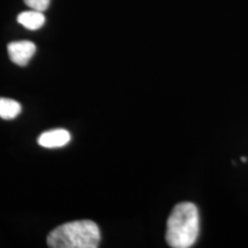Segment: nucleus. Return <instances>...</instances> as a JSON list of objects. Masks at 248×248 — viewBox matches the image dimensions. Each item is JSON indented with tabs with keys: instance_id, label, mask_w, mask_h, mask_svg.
I'll list each match as a JSON object with an SVG mask.
<instances>
[{
	"instance_id": "nucleus-1",
	"label": "nucleus",
	"mask_w": 248,
	"mask_h": 248,
	"mask_svg": "<svg viewBox=\"0 0 248 248\" xmlns=\"http://www.w3.org/2000/svg\"><path fill=\"white\" fill-rule=\"evenodd\" d=\"M200 216L192 202H181L173 207L167 222L166 240L172 248L192 247L199 237Z\"/></svg>"
},
{
	"instance_id": "nucleus-2",
	"label": "nucleus",
	"mask_w": 248,
	"mask_h": 248,
	"mask_svg": "<svg viewBox=\"0 0 248 248\" xmlns=\"http://www.w3.org/2000/svg\"><path fill=\"white\" fill-rule=\"evenodd\" d=\"M100 240L99 226L90 219H83L57 226L47 235V246L51 248H97Z\"/></svg>"
},
{
	"instance_id": "nucleus-3",
	"label": "nucleus",
	"mask_w": 248,
	"mask_h": 248,
	"mask_svg": "<svg viewBox=\"0 0 248 248\" xmlns=\"http://www.w3.org/2000/svg\"><path fill=\"white\" fill-rule=\"evenodd\" d=\"M8 55L15 64L20 67H26L33 54L36 53V45L29 40L12 42L7 46Z\"/></svg>"
},
{
	"instance_id": "nucleus-4",
	"label": "nucleus",
	"mask_w": 248,
	"mask_h": 248,
	"mask_svg": "<svg viewBox=\"0 0 248 248\" xmlns=\"http://www.w3.org/2000/svg\"><path fill=\"white\" fill-rule=\"evenodd\" d=\"M70 133L64 129H54L43 132L38 138V144L45 148H58L66 146L70 141Z\"/></svg>"
},
{
	"instance_id": "nucleus-5",
	"label": "nucleus",
	"mask_w": 248,
	"mask_h": 248,
	"mask_svg": "<svg viewBox=\"0 0 248 248\" xmlns=\"http://www.w3.org/2000/svg\"><path fill=\"white\" fill-rule=\"evenodd\" d=\"M45 15L43 14V12L35 11V9H31L28 12H22L17 16V22L26 28L28 30L35 31L38 30L45 24Z\"/></svg>"
},
{
	"instance_id": "nucleus-6",
	"label": "nucleus",
	"mask_w": 248,
	"mask_h": 248,
	"mask_svg": "<svg viewBox=\"0 0 248 248\" xmlns=\"http://www.w3.org/2000/svg\"><path fill=\"white\" fill-rule=\"evenodd\" d=\"M21 105L12 99L0 98V117L4 120H13L21 113Z\"/></svg>"
},
{
	"instance_id": "nucleus-7",
	"label": "nucleus",
	"mask_w": 248,
	"mask_h": 248,
	"mask_svg": "<svg viewBox=\"0 0 248 248\" xmlns=\"http://www.w3.org/2000/svg\"><path fill=\"white\" fill-rule=\"evenodd\" d=\"M51 0H24V4L31 9L39 12H45L48 8Z\"/></svg>"
}]
</instances>
